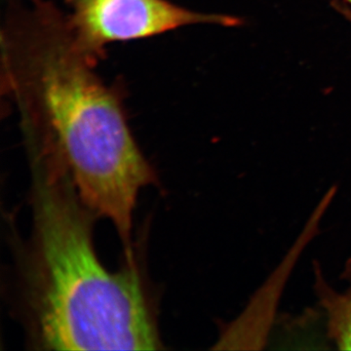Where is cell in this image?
I'll return each mask as SVG.
<instances>
[{
	"mask_svg": "<svg viewBox=\"0 0 351 351\" xmlns=\"http://www.w3.org/2000/svg\"><path fill=\"white\" fill-rule=\"evenodd\" d=\"M1 46L2 86L27 145L63 161L83 202L112 221L131 254L137 198L156 176L127 121L123 87L97 73L100 58L51 0L11 2Z\"/></svg>",
	"mask_w": 351,
	"mask_h": 351,
	"instance_id": "6da1fadb",
	"label": "cell"
},
{
	"mask_svg": "<svg viewBox=\"0 0 351 351\" xmlns=\"http://www.w3.org/2000/svg\"><path fill=\"white\" fill-rule=\"evenodd\" d=\"M29 151V149H27ZM32 232L23 267L32 343L41 350H157L156 313L133 258L110 271L95 250L96 215L63 161L29 149Z\"/></svg>",
	"mask_w": 351,
	"mask_h": 351,
	"instance_id": "7a4b0ae2",
	"label": "cell"
},
{
	"mask_svg": "<svg viewBox=\"0 0 351 351\" xmlns=\"http://www.w3.org/2000/svg\"><path fill=\"white\" fill-rule=\"evenodd\" d=\"M69 22L89 52L105 56L107 44L152 38L198 24L237 27V17L189 10L169 0H66Z\"/></svg>",
	"mask_w": 351,
	"mask_h": 351,
	"instance_id": "3957f363",
	"label": "cell"
},
{
	"mask_svg": "<svg viewBox=\"0 0 351 351\" xmlns=\"http://www.w3.org/2000/svg\"><path fill=\"white\" fill-rule=\"evenodd\" d=\"M341 278L346 283L343 292L335 290L320 265L314 263V293L325 317L328 339L338 350H351V258L346 261Z\"/></svg>",
	"mask_w": 351,
	"mask_h": 351,
	"instance_id": "277c9868",
	"label": "cell"
}]
</instances>
